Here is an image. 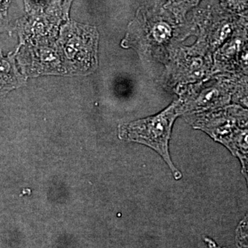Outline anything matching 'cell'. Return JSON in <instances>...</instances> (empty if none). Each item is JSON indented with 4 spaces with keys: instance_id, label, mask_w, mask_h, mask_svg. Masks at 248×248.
Listing matches in <instances>:
<instances>
[{
    "instance_id": "5",
    "label": "cell",
    "mask_w": 248,
    "mask_h": 248,
    "mask_svg": "<svg viewBox=\"0 0 248 248\" xmlns=\"http://www.w3.org/2000/svg\"><path fill=\"white\" fill-rule=\"evenodd\" d=\"M9 29V24L7 21L0 22V32H4Z\"/></svg>"
},
{
    "instance_id": "4",
    "label": "cell",
    "mask_w": 248,
    "mask_h": 248,
    "mask_svg": "<svg viewBox=\"0 0 248 248\" xmlns=\"http://www.w3.org/2000/svg\"><path fill=\"white\" fill-rule=\"evenodd\" d=\"M8 6L7 1H0V22L6 21V15H7Z\"/></svg>"
},
{
    "instance_id": "2",
    "label": "cell",
    "mask_w": 248,
    "mask_h": 248,
    "mask_svg": "<svg viewBox=\"0 0 248 248\" xmlns=\"http://www.w3.org/2000/svg\"><path fill=\"white\" fill-rule=\"evenodd\" d=\"M60 43L70 73L85 74L95 69L98 44L95 28L75 22L67 24L62 30Z\"/></svg>"
},
{
    "instance_id": "1",
    "label": "cell",
    "mask_w": 248,
    "mask_h": 248,
    "mask_svg": "<svg viewBox=\"0 0 248 248\" xmlns=\"http://www.w3.org/2000/svg\"><path fill=\"white\" fill-rule=\"evenodd\" d=\"M183 110V102L179 99L157 115L124 124L119 127L121 140L141 143L154 150L169 166L175 180L182 179L183 174L171 159L169 142L174 121Z\"/></svg>"
},
{
    "instance_id": "3",
    "label": "cell",
    "mask_w": 248,
    "mask_h": 248,
    "mask_svg": "<svg viewBox=\"0 0 248 248\" xmlns=\"http://www.w3.org/2000/svg\"><path fill=\"white\" fill-rule=\"evenodd\" d=\"M25 79L18 70L15 55H4L0 50V98L20 87Z\"/></svg>"
}]
</instances>
